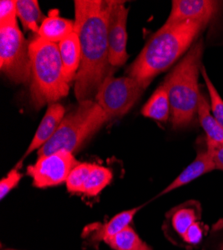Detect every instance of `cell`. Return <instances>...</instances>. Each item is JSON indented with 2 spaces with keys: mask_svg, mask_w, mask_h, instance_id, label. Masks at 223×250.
Here are the masks:
<instances>
[{
  "mask_svg": "<svg viewBox=\"0 0 223 250\" xmlns=\"http://www.w3.org/2000/svg\"><path fill=\"white\" fill-rule=\"evenodd\" d=\"M214 169H216V165L213 156L206 146L204 150H199L196 158L167 187H165V188L159 193V196L165 195L179 188V187L190 183L191 181L202 176L203 174L213 171Z\"/></svg>",
  "mask_w": 223,
  "mask_h": 250,
  "instance_id": "cell-12",
  "label": "cell"
},
{
  "mask_svg": "<svg viewBox=\"0 0 223 250\" xmlns=\"http://www.w3.org/2000/svg\"><path fill=\"white\" fill-rule=\"evenodd\" d=\"M108 120L96 101L79 102L74 110L64 116L51 139L38 150V157L61 150L73 153Z\"/></svg>",
  "mask_w": 223,
  "mask_h": 250,
  "instance_id": "cell-5",
  "label": "cell"
},
{
  "mask_svg": "<svg viewBox=\"0 0 223 250\" xmlns=\"http://www.w3.org/2000/svg\"><path fill=\"white\" fill-rule=\"evenodd\" d=\"M111 0H75L74 32L81 45V63L74 91L79 102L91 100L107 75L108 18Z\"/></svg>",
  "mask_w": 223,
  "mask_h": 250,
  "instance_id": "cell-1",
  "label": "cell"
},
{
  "mask_svg": "<svg viewBox=\"0 0 223 250\" xmlns=\"http://www.w3.org/2000/svg\"><path fill=\"white\" fill-rule=\"evenodd\" d=\"M206 146L213 156L216 169L223 171V145H207Z\"/></svg>",
  "mask_w": 223,
  "mask_h": 250,
  "instance_id": "cell-27",
  "label": "cell"
},
{
  "mask_svg": "<svg viewBox=\"0 0 223 250\" xmlns=\"http://www.w3.org/2000/svg\"><path fill=\"white\" fill-rule=\"evenodd\" d=\"M17 0L0 1V27L17 24Z\"/></svg>",
  "mask_w": 223,
  "mask_h": 250,
  "instance_id": "cell-24",
  "label": "cell"
},
{
  "mask_svg": "<svg viewBox=\"0 0 223 250\" xmlns=\"http://www.w3.org/2000/svg\"><path fill=\"white\" fill-rule=\"evenodd\" d=\"M22 178V173L17 168L9 171V173L0 181V198L3 199Z\"/></svg>",
  "mask_w": 223,
  "mask_h": 250,
  "instance_id": "cell-25",
  "label": "cell"
},
{
  "mask_svg": "<svg viewBox=\"0 0 223 250\" xmlns=\"http://www.w3.org/2000/svg\"><path fill=\"white\" fill-rule=\"evenodd\" d=\"M79 162L73 153L61 150L40 156L33 165L27 167V175L32 178L37 188H46L66 182L68 175Z\"/></svg>",
  "mask_w": 223,
  "mask_h": 250,
  "instance_id": "cell-8",
  "label": "cell"
},
{
  "mask_svg": "<svg viewBox=\"0 0 223 250\" xmlns=\"http://www.w3.org/2000/svg\"><path fill=\"white\" fill-rule=\"evenodd\" d=\"M200 214L199 202L188 201L175 207L168 213V217L173 231L182 238L189 227L198 222Z\"/></svg>",
  "mask_w": 223,
  "mask_h": 250,
  "instance_id": "cell-15",
  "label": "cell"
},
{
  "mask_svg": "<svg viewBox=\"0 0 223 250\" xmlns=\"http://www.w3.org/2000/svg\"><path fill=\"white\" fill-rule=\"evenodd\" d=\"M140 208L141 207H136L129 210H124L116 214L108 222L96 226L95 228H93L95 229V232L93 231L90 233L91 240L96 243L100 241L105 242L107 239L111 238L112 236L120 232L122 229L129 226L134 215L137 213Z\"/></svg>",
  "mask_w": 223,
  "mask_h": 250,
  "instance_id": "cell-17",
  "label": "cell"
},
{
  "mask_svg": "<svg viewBox=\"0 0 223 250\" xmlns=\"http://www.w3.org/2000/svg\"><path fill=\"white\" fill-rule=\"evenodd\" d=\"M197 114L200 125L206 134V144L223 145V127L212 115L210 104L203 94H200L199 97Z\"/></svg>",
  "mask_w": 223,
  "mask_h": 250,
  "instance_id": "cell-16",
  "label": "cell"
},
{
  "mask_svg": "<svg viewBox=\"0 0 223 250\" xmlns=\"http://www.w3.org/2000/svg\"><path fill=\"white\" fill-rule=\"evenodd\" d=\"M0 69L16 84L30 81L29 43L17 24L0 27Z\"/></svg>",
  "mask_w": 223,
  "mask_h": 250,
  "instance_id": "cell-6",
  "label": "cell"
},
{
  "mask_svg": "<svg viewBox=\"0 0 223 250\" xmlns=\"http://www.w3.org/2000/svg\"><path fill=\"white\" fill-rule=\"evenodd\" d=\"M105 243L114 250H139L147 246L130 226L125 227L120 232L107 239Z\"/></svg>",
  "mask_w": 223,
  "mask_h": 250,
  "instance_id": "cell-21",
  "label": "cell"
},
{
  "mask_svg": "<svg viewBox=\"0 0 223 250\" xmlns=\"http://www.w3.org/2000/svg\"><path fill=\"white\" fill-rule=\"evenodd\" d=\"M64 75L68 82L75 79L81 63V45L78 35L73 31L58 43Z\"/></svg>",
  "mask_w": 223,
  "mask_h": 250,
  "instance_id": "cell-14",
  "label": "cell"
},
{
  "mask_svg": "<svg viewBox=\"0 0 223 250\" xmlns=\"http://www.w3.org/2000/svg\"><path fill=\"white\" fill-rule=\"evenodd\" d=\"M200 72H201V75L204 78V81L206 83V87H207V90L209 93L211 113L214 116V118L219 122L221 126L223 127V100H222L221 96L219 95L217 89L215 88L212 81L208 77L207 71L203 65L201 66Z\"/></svg>",
  "mask_w": 223,
  "mask_h": 250,
  "instance_id": "cell-23",
  "label": "cell"
},
{
  "mask_svg": "<svg viewBox=\"0 0 223 250\" xmlns=\"http://www.w3.org/2000/svg\"><path fill=\"white\" fill-rule=\"evenodd\" d=\"M219 250H223V242L220 244V247H219Z\"/></svg>",
  "mask_w": 223,
  "mask_h": 250,
  "instance_id": "cell-29",
  "label": "cell"
},
{
  "mask_svg": "<svg viewBox=\"0 0 223 250\" xmlns=\"http://www.w3.org/2000/svg\"><path fill=\"white\" fill-rule=\"evenodd\" d=\"M31 60L30 102L36 109L56 103L65 97L70 88L57 43L36 36L29 42Z\"/></svg>",
  "mask_w": 223,
  "mask_h": 250,
  "instance_id": "cell-4",
  "label": "cell"
},
{
  "mask_svg": "<svg viewBox=\"0 0 223 250\" xmlns=\"http://www.w3.org/2000/svg\"><path fill=\"white\" fill-rule=\"evenodd\" d=\"M7 250H14V249H7Z\"/></svg>",
  "mask_w": 223,
  "mask_h": 250,
  "instance_id": "cell-30",
  "label": "cell"
},
{
  "mask_svg": "<svg viewBox=\"0 0 223 250\" xmlns=\"http://www.w3.org/2000/svg\"><path fill=\"white\" fill-rule=\"evenodd\" d=\"M206 21H184L165 24L147 41L137 58L126 70L127 76L139 81L145 88L155 76L171 67L187 52L203 30Z\"/></svg>",
  "mask_w": 223,
  "mask_h": 250,
  "instance_id": "cell-2",
  "label": "cell"
},
{
  "mask_svg": "<svg viewBox=\"0 0 223 250\" xmlns=\"http://www.w3.org/2000/svg\"><path fill=\"white\" fill-rule=\"evenodd\" d=\"M17 17L25 29L35 33L45 19L36 0H17Z\"/></svg>",
  "mask_w": 223,
  "mask_h": 250,
  "instance_id": "cell-19",
  "label": "cell"
},
{
  "mask_svg": "<svg viewBox=\"0 0 223 250\" xmlns=\"http://www.w3.org/2000/svg\"><path fill=\"white\" fill-rule=\"evenodd\" d=\"M65 116V109L59 103H51L35 132V135L30 142L29 146L24 153V157L28 156L34 150H39L43 145L51 139L60 123Z\"/></svg>",
  "mask_w": 223,
  "mask_h": 250,
  "instance_id": "cell-11",
  "label": "cell"
},
{
  "mask_svg": "<svg viewBox=\"0 0 223 250\" xmlns=\"http://www.w3.org/2000/svg\"><path fill=\"white\" fill-rule=\"evenodd\" d=\"M146 88L130 77H114L107 74L95 95V101L109 119L127 113Z\"/></svg>",
  "mask_w": 223,
  "mask_h": 250,
  "instance_id": "cell-7",
  "label": "cell"
},
{
  "mask_svg": "<svg viewBox=\"0 0 223 250\" xmlns=\"http://www.w3.org/2000/svg\"><path fill=\"white\" fill-rule=\"evenodd\" d=\"M93 163H79L71 170L66 180L67 190L71 193H83L85 182L92 170Z\"/></svg>",
  "mask_w": 223,
  "mask_h": 250,
  "instance_id": "cell-22",
  "label": "cell"
},
{
  "mask_svg": "<svg viewBox=\"0 0 223 250\" xmlns=\"http://www.w3.org/2000/svg\"><path fill=\"white\" fill-rule=\"evenodd\" d=\"M220 2L212 0H175L165 24L184 21L209 22L216 14Z\"/></svg>",
  "mask_w": 223,
  "mask_h": 250,
  "instance_id": "cell-10",
  "label": "cell"
},
{
  "mask_svg": "<svg viewBox=\"0 0 223 250\" xmlns=\"http://www.w3.org/2000/svg\"><path fill=\"white\" fill-rule=\"evenodd\" d=\"M139 250H152V249L147 245L146 247H144V248H142V249H139Z\"/></svg>",
  "mask_w": 223,
  "mask_h": 250,
  "instance_id": "cell-28",
  "label": "cell"
},
{
  "mask_svg": "<svg viewBox=\"0 0 223 250\" xmlns=\"http://www.w3.org/2000/svg\"><path fill=\"white\" fill-rule=\"evenodd\" d=\"M112 172L109 168L98 164H94L92 170L85 182L83 194L87 196H96L111 182Z\"/></svg>",
  "mask_w": 223,
  "mask_h": 250,
  "instance_id": "cell-20",
  "label": "cell"
},
{
  "mask_svg": "<svg viewBox=\"0 0 223 250\" xmlns=\"http://www.w3.org/2000/svg\"><path fill=\"white\" fill-rule=\"evenodd\" d=\"M74 31V21L60 17L58 10H50L43 22L39 27L37 36L43 38L48 42L59 43L66 36Z\"/></svg>",
  "mask_w": 223,
  "mask_h": 250,
  "instance_id": "cell-13",
  "label": "cell"
},
{
  "mask_svg": "<svg viewBox=\"0 0 223 250\" xmlns=\"http://www.w3.org/2000/svg\"><path fill=\"white\" fill-rule=\"evenodd\" d=\"M128 8L124 1L111 0L108 18L109 63L113 67L122 66L128 59L127 45Z\"/></svg>",
  "mask_w": 223,
  "mask_h": 250,
  "instance_id": "cell-9",
  "label": "cell"
},
{
  "mask_svg": "<svg viewBox=\"0 0 223 250\" xmlns=\"http://www.w3.org/2000/svg\"><path fill=\"white\" fill-rule=\"evenodd\" d=\"M203 41L200 38L192 44L173 70L165 78L171 107V122L175 129L189 126L198 110L200 92L198 77L201 70Z\"/></svg>",
  "mask_w": 223,
  "mask_h": 250,
  "instance_id": "cell-3",
  "label": "cell"
},
{
  "mask_svg": "<svg viewBox=\"0 0 223 250\" xmlns=\"http://www.w3.org/2000/svg\"><path fill=\"white\" fill-rule=\"evenodd\" d=\"M141 113L147 118L156 121L165 122L171 116V107L167 89L161 84L151 95L148 101L141 109Z\"/></svg>",
  "mask_w": 223,
  "mask_h": 250,
  "instance_id": "cell-18",
  "label": "cell"
},
{
  "mask_svg": "<svg viewBox=\"0 0 223 250\" xmlns=\"http://www.w3.org/2000/svg\"><path fill=\"white\" fill-rule=\"evenodd\" d=\"M202 237H203V228H202V225L199 222H195L189 227L182 239L188 244L195 245L201 241Z\"/></svg>",
  "mask_w": 223,
  "mask_h": 250,
  "instance_id": "cell-26",
  "label": "cell"
}]
</instances>
